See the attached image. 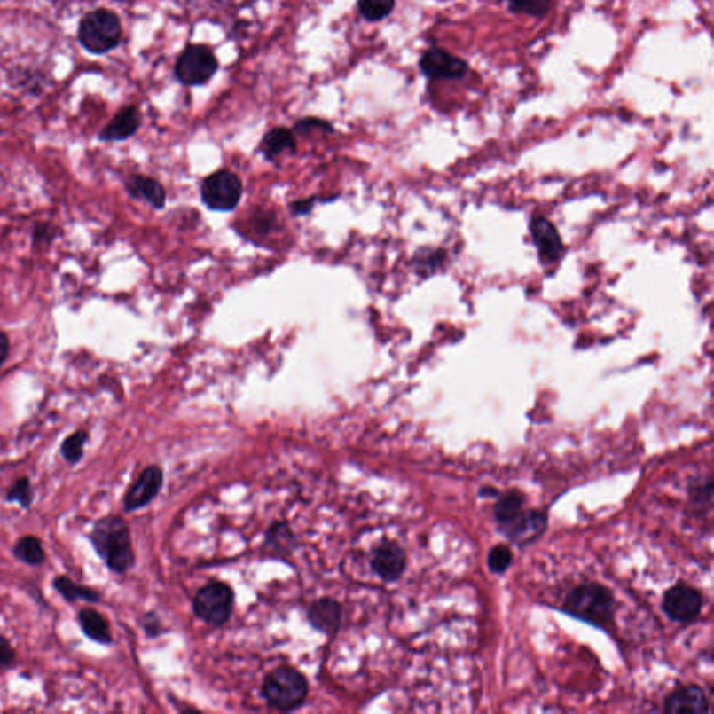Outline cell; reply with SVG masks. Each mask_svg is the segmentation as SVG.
<instances>
[{"label":"cell","instance_id":"10","mask_svg":"<svg viewBox=\"0 0 714 714\" xmlns=\"http://www.w3.org/2000/svg\"><path fill=\"white\" fill-rule=\"evenodd\" d=\"M163 486V470L158 465H148L141 470L137 479L128 487L123 496V511L136 513L153 504Z\"/></svg>","mask_w":714,"mask_h":714},{"label":"cell","instance_id":"13","mask_svg":"<svg viewBox=\"0 0 714 714\" xmlns=\"http://www.w3.org/2000/svg\"><path fill=\"white\" fill-rule=\"evenodd\" d=\"M370 565L374 574L384 582H396L408 567V555L404 547L392 540H382L373 548Z\"/></svg>","mask_w":714,"mask_h":714},{"label":"cell","instance_id":"26","mask_svg":"<svg viewBox=\"0 0 714 714\" xmlns=\"http://www.w3.org/2000/svg\"><path fill=\"white\" fill-rule=\"evenodd\" d=\"M360 14L370 23L384 20L394 12L395 0H357Z\"/></svg>","mask_w":714,"mask_h":714},{"label":"cell","instance_id":"1","mask_svg":"<svg viewBox=\"0 0 714 714\" xmlns=\"http://www.w3.org/2000/svg\"><path fill=\"white\" fill-rule=\"evenodd\" d=\"M87 540L97 557L112 574L126 575L136 567L137 558L134 552L130 525L119 514H106L95 519Z\"/></svg>","mask_w":714,"mask_h":714},{"label":"cell","instance_id":"31","mask_svg":"<svg viewBox=\"0 0 714 714\" xmlns=\"http://www.w3.org/2000/svg\"><path fill=\"white\" fill-rule=\"evenodd\" d=\"M310 130H324L326 133H331V131H333V128L330 122L321 121V119L317 118L302 119V121L294 124V131H297V133L304 134Z\"/></svg>","mask_w":714,"mask_h":714},{"label":"cell","instance_id":"28","mask_svg":"<svg viewBox=\"0 0 714 714\" xmlns=\"http://www.w3.org/2000/svg\"><path fill=\"white\" fill-rule=\"evenodd\" d=\"M447 260L443 250H420L413 258L414 270L419 275H431L443 267Z\"/></svg>","mask_w":714,"mask_h":714},{"label":"cell","instance_id":"22","mask_svg":"<svg viewBox=\"0 0 714 714\" xmlns=\"http://www.w3.org/2000/svg\"><path fill=\"white\" fill-rule=\"evenodd\" d=\"M525 508L526 497L519 490H509L506 493L498 494L497 503L493 506V515L497 526L499 528V526L506 525Z\"/></svg>","mask_w":714,"mask_h":714},{"label":"cell","instance_id":"21","mask_svg":"<svg viewBox=\"0 0 714 714\" xmlns=\"http://www.w3.org/2000/svg\"><path fill=\"white\" fill-rule=\"evenodd\" d=\"M297 145L294 131L285 128H275L268 131L260 143V151L265 160L274 161L281 153H296Z\"/></svg>","mask_w":714,"mask_h":714},{"label":"cell","instance_id":"36","mask_svg":"<svg viewBox=\"0 0 714 714\" xmlns=\"http://www.w3.org/2000/svg\"><path fill=\"white\" fill-rule=\"evenodd\" d=\"M9 350H11L9 336H7V333H4V331H0V367L6 362Z\"/></svg>","mask_w":714,"mask_h":714},{"label":"cell","instance_id":"32","mask_svg":"<svg viewBox=\"0 0 714 714\" xmlns=\"http://www.w3.org/2000/svg\"><path fill=\"white\" fill-rule=\"evenodd\" d=\"M711 491H713V484L711 480H704L703 483H699L698 486L692 487L689 490L694 503L696 504H710L711 503Z\"/></svg>","mask_w":714,"mask_h":714},{"label":"cell","instance_id":"2","mask_svg":"<svg viewBox=\"0 0 714 714\" xmlns=\"http://www.w3.org/2000/svg\"><path fill=\"white\" fill-rule=\"evenodd\" d=\"M562 611L577 620L608 631L614 626L616 597L613 591L599 582L577 585L565 597Z\"/></svg>","mask_w":714,"mask_h":714},{"label":"cell","instance_id":"12","mask_svg":"<svg viewBox=\"0 0 714 714\" xmlns=\"http://www.w3.org/2000/svg\"><path fill=\"white\" fill-rule=\"evenodd\" d=\"M530 235L537 250L538 260L545 267L558 264L565 255V245L560 231L550 219L535 216L530 221Z\"/></svg>","mask_w":714,"mask_h":714},{"label":"cell","instance_id":"19","mask_svg":"<svg viewBox=\"0 0 714 714\" xmlns=\"http://www.w3.org/2000/svg\"><path fill=\"white\" fill-rule=\"evenodd\" d=\"M126 192L136 200H144L155 209H162L167 202V192L158 180L143 175H131L124 183Z\"/></svg>","mask_w":714,"mask_h":714},{"label":"cell","instance_id":"20","mask_svg":"<svg viewBox=\"0 0 714 714\" xmlns=\"http://www.w3.org/2000/svg\"><path fill=\"white\" fill-rule=\"evenodd\" d=\"M12 555L16 561L27 567H43L48 560L43 538L35 535H24L17 538L12 547Z\"/></svg>","mask_w":714,"mask_h":714},{"label":"cell","instance_id":"24","mask_svg":"<svg viewBox=\"0 0 714 714\" xmlns=\"http://www.w3.org/2000/svg\"><path fill=\"white\" fill-rule=\"evenodd\" d=\"M4 501L7 504H16L24 511H30L35 501V489L31 477L27 475L17 477L13 483L7 487Z\"/></svg>","mask_w":714,"mask_h":714},{"label":"cell","instance_id":"18","mask_svg":"<svg viewBox=\"0 0 714 714\" xmlns=\"http://www.w3.org/2000/svg\"><path fill=\"white\" fill-rule=\"evenodd\" d=\"M51 586H52L53 592L59 594L62 597V600L70 604V606L77 603V601H84L87 604H98L104 599V593L99 589L90 586V585L75 582L69 575H56L51 581Z\"/></svg>","mask_w":714,"mask_h":714},{"label":"cell","instance_id":"29","mask_svg":"<svg viewBox=\"0 0 714 714\" xmlns=\"http://www.w3.org/2000/svg\"><path fill=\"white\" fill-rule=\"evenodd\" d=\"M514 554L513 550L506 545H494L487 555V565H489L490 571L493 574L501 575L508 571L509 567L513 565Z\"/></svg>","mask_w":714,"mask_h":714},{"label":"cell","instance_id":"8","mask_svg":"<svg viewBox=\"0 0 714 714\" xmlns=\"http://www.w3.org/2000/svg\"><path fill=\"white\" fill-rule=\"evenodd\" d=\"M662 608L670 620L679 624H689L701 616L703 608V594L691 585H674L663 596Z\"/></svg>","mask_w":714,"mask_h":714},{"label":"cell","instance_id":"38","mask_svg":"<svg viewBox=\"0 0 714 714\" xmlns=\"http://www.w3.org/2000/svg\"><path fill=\"white\" fill-rule=\"evenodd\" d=\"M441 2H447V0H441Z\"/></svg>","mask_w":714,"mask_h":714},{"label":"cell","instance_id":"9","mask_svg":"<svg viewBox=\"0 0 714 714\" xmlns=\"http://www.w3.org/2000/svg\"><path fill=\"white\" fill-rule=\"evenodd\" d=\"M421 75L428 80H459L469 72V63L440 46H431L419 60Z\"/></svg>","mask_w":714,"mask_h":714},{"label":"cell","instance_id":"6","mask_svg":"<svg viewBox=\"0 0 714 714\" xmlns=\"http://www.w3.org/2000/svg\"><path fill=\"white\" fill-rule=\"evenodd\" d=\"M219 63L208 46L190 43L177 58L175 77L184 85H202L218 72Z\"/></svg>","mask_w":714,"mask_h":714},{"label":"cell","instance_id":"17","mask_svg":"<svg viewBox=\"0 0 714 714\" xmlns=\"http://www.w3.org/2000/svg\"><path fill=\"white\" fill-rule=\"evenodd\" d=\"M307 620L314 630L326 635H333L340 631L342 623V607L333 599L323 597L309 607Z\"/></svg>","mask_w":714,"mask_h":714},{"label":"cell","instance_id":"16","mask_svg":"<svg viewBox=\"0 0 714 714\" xmlns=\"http://www.w3.org/2000/svg\"><path fill=\"white\" fill-rule=\"evenodd\" d=\"M141 126V114L137 106L129 105L122 108L118 114H114L101 133L98 134V140L104 143H119L133 137L137 133Z\"/></svg>","mask_w":714,"mask_h":714},{"label":"cell","instance_id":"23","mask_svg":"<svg viewBox=\"0 0 714 714\" xmlns=\"http://www.w3.org/2000/svg\"><path fill=\"white\" fill-rule=\"evenodd\" d=\"M90 433L85 428H77L63 438L59 445V455L70 467L79 465L85 455V445L89 443Z\"/></svg>","mask_w":714,"mask_h":714},{"label":"cell","instance_id":"14","mask_svg":"<svg viewBox=\"0 0 714 714\" xmlns=\"http://www.w3.org/2000/svg\"><path fill=\"white\" fill-rule=\"evenodd\" d=\"M709 699L706 692L696 684L684 685L672 691L665 698L664 711L671 714L709 713Z\"/></svg>","mask_w":714,"mask_h":714},{"label":"cell","instance_id":"11","mask_svg":"<svg viewBox=\"0 0 714 714\" xmlns=\"http://www.w3.org/2000/svg\"><path fill=\"white\" fill-rule=\"evenodd\" d=\"M547 522V514L538 509L525 508L506 525L499 526L498 530L516 547L522 548L542 537Z\"/></svg>","mask_w":714,"mask_h":714},{"label":"cell","instance_id":"5","mask_svg":"<svg viewBox=\"0 0 714 714\" xmlns=\"http://www.w3.org/2000/svg\"><path fill=\"white\" fill-rule=\"evenodd\" d=\"M233 606H235V593L231 591V587L218 581L204 585L192 600V611L200 620L218 628L231 620Z\"/></svg>","mask_w":714,"mask_h":714},{"label":"cell","instance_id":"35","mask_svg":"<svg viewBox=\"0 0 714 714\" xmlns=\"http://www.w3.org/2000/svg\"><path fill=\"white\" fill-rule=\"evenodd\" d=\"M314 201L316 199L302 200V201L294 202L292 204V211L296 216H306L307 212H310L313 208Z\"/></svg>","mask_w":714,"mask_h":714},{"label":"cell","instance_id":"33","mask_svg":"<svg viewBox=\"0 0 714 714\" xmlns=\"http://www.w3.org/2000/svg\"><path fill=\"white\" fill-rule=\"evenodd\" d=\"M141 626H143L144 632H145L148 638H157L161 633V630H162V628H161L160 618H158L157 614L153 613V611L143 616Z\"/></svg>","mask_w":714,"mask_h":714},{"label":"cell","instance_id":"25","mask_svg":"<svg viewBox=\"0 0 714 714\" xmlns=\"http://www.w3.org/2000/svg\"><path fill=\"white\" fill-rule=\"evenodd\" d=\"M504 4L508 12L514 14H526V16L543 19L552 11V0H498Z\"/></svg>","mask_w":714,"mask_h":714},{"label":"cell","instance_id":"7","mask_svg":"<svg viewBox=\"0 0 714 714\" xmlns=\"http://www.w3.org/2000/svg\"><path fill=\"white\" fill-rule=\"evenodd\" d=\"M243 194L242 180L231 170L209 175L201 184V200L212 211L228 212L238 207Z\"/></svg>","mask_w":714,"mask_h":714},{"label":"cell","instance_id":"30","mask_svg":"<svg viewBox=\"0 0 714 714\" xmlns=\"http://www.w3.org/2000/svg\"><path fill=\"white\" fill-rule=\"evenodd\" d=\"M19 663V653L12 640L0 632V674L11 671Z\"/></svg>","mask_w":714,"mask_h":714},{"label":"cell","instance_id":"27","mask_svg":"<svg viewBox=\"0 0 714 714\" xmlns=\"http://www.w3.org/2000/svg\"><path fill=\"white\" fill-rule=\"evenodd\" d=\"M265 545H272L275 552L287 554V553H291L294 550V533L291 532V529L286 523H274L268 530Z\"/></svg>","mask_w":714,"mask_h":714},{"label":"cell","instance_id":"37","mask_svg":"<svg viewBox=\"0 0 714 714\" xmlns=\"http://www.w3.org/2000/svg\"><path fill=\"white\" fill-rule=\"evenodd\" d=\"M498 491L493 487H483L480 490V496L482 497H498Z\"/></svg>","mask_w":714,"mask_h":714},{"label":"cell","instance_id":"15","mask_svg":"<svg viewBox=\"0 0 714 714\" xmlns=\"http://www.w3.org/2000/svg\"><path fill=\"white\" fill-rule=\"evenodd\" d=\"M75 621L79 625L80 631L87 639L91 640L92 643L97 645L109 646L114 645V633H112L111 623L108 618L101 611L97 610L95 607L85 606L82 607L77 611Z\"/></svg>","mask_w":714,"mask_h":714},{"label":"cell","instance_id":"3","mask_svg":"<svg viewBox=\"0 0 714 714\" xmlns=\"http://www.w3.org/2000/svg\"><path fill=\"white\" fill-rule=\"evenodd\" d=\"M123 35L122 21L114 11L99 7L82 17L77 40L87 52L105 55L118 48Z\"/></svg>","mask_w":714,"mask_h":714},{"label":"cell","instance_id":"4","mask_svg":"<svg viewBox=\"0 0 714 714\" xmlns=\"http://www.w3.org/2000/svg\"><path fill=\"white\" fill-rule=\"evenodd\" d=\"M309 694L306 677L291 665H281L265 675L263 694L271 708L292 711L301 708Z\"/></svg>","mask_w":714,"mask_h":714},{"label":"cell","instance_id":"34","mask_svg":"<svg viewBox=\"0 0 714 714\" xmlns=\"http://www.w3.org/2000/svg\"><path fill=\"white\" fill-rule=\"evenodd\" d=\"M55 226L48 225V224L35 226V229H34V245L45 242L51 243L55 239Z\"/></svg>","mask_w":714,"mask_h":714}]
</instances>
